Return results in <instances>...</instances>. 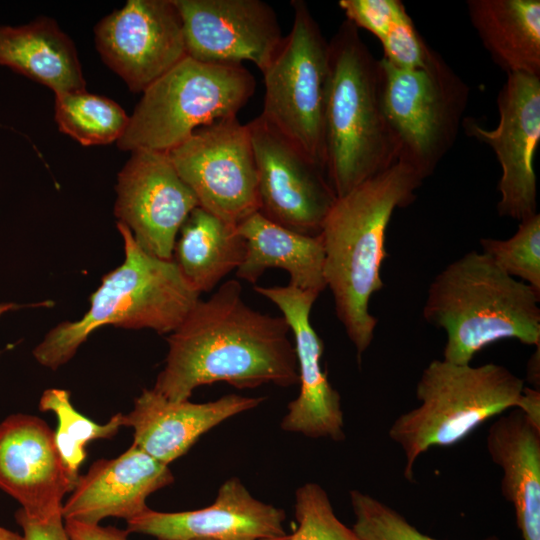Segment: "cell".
I'll list each match as a JSON object with an SVG mask.
<instances>
[{
  "mask_svg": "<svg viewBox=\"0 0 540 540\" xmlns=\"http://www.w3.org/2000/svg\"><path fill=\"white\" fill-rule=\"evenodd\" d=\"M540 346L537 347V351L530 357L527 364V378L528 381L534 385V389L539 390V361H540Z\"/></svg>",
  "mask_w": 540,
  "mask_h": 540,
  "instance_id": "obj_36",
  "label": "cell"
},
{
  "mask_svg": "<svg viewBox=\"0 0 540 540\" xmlns=\"http://www.w3.org/2000/svg\"><path fill=\"white\" fill-rule=\"evenodd\" d=\"M264 397L228 394L206 403L171 401L154 389H144L124 415L133 428V444L168 465L183 456L201 435L226 419L259 406Z\"/></svg>",
  "mask_w": 540,
  "mask_h": 540,
  "instance_id": "obj_20",
  "label": "cell"
},
{
  "mask_svg": "<svg viewBox=\"0 0 540 540\" xmlns=\"http://www.w3.org/2000/svg\"><path fill=\"white\" fill-rule=\"evenodd\" d=\"M288 537H289V535H287L286 537H283V538L275 539V540H287ZM191 540H203V539H191Z\"/></svg>",
  "mask_w": 540,
  "mask_h": 540,
  "instance_id": "obj_39",
  "label": "cell"
},
{
  "mask_svg": "<svg viewBox=\"0 0 540 540\" xmlns=\"http://www.w3.org/2000/svg\"><path fill=\"white\" fill-rule=\"evenodd\" d=\"M540 293L470 251L430 284L424 319L446 333L443 359L470 364L480 350L502 339L540 346Z\"/></svg>",
  "mask_w": 540,
  "mask_h": 540,
  "instance_id": "obj_4",
  "label": "cell"
},
{
  "mask_svg": "<svg viewBox=\"0 0 540 540\" xmlns=\"http://www.w3.org/2000/svg\"><path fill=\"white\" fill-rule=\"evenodd\" d=\"M254 290L273 302L282 312L294 336L300 390L287 406L281 421L286 432L306 437L345 439L341 397L322 369L324 343L310 322V312L319 296L313 291L286 286H254Z\"/></svg>",
  "mask_w": 540,
  "mask_h": 540,
  "instance_id": "obj_16",
  "label": "cell"
},
{
  "mask_svg": "<svg viewBox=\"0 0 540 540\" xmlns=\"http://www.w3.org/2000/svg\"><path fill=\"white\" fill-rule=\"evenodd\" d=\"M40 411L53 412L58 421L54 432L55 444L69 470L78 474L85 461L89 442L114 437L124 426V415L117 413L105 424H98L79 413L71 403L70 392L50 388L43 392L39 401Z\"/></svg>",
  "mask_w": 540,
  "mask_h": 540,
  "instance_id": "obj_27",
  "label": "cell"
},
{
  "mask_svg": "<svg viewBox=\"0 0 540 540\" xmlns=\"http://www.w3.org/2000/svg\"><path fill=\"white\" fill-rule=\"evenodd\" d=\"M55 120L63 133L91 146L117 142L127 128L129 116L113 100L85 90L57 94Z\"/></svg>",
  "mask_w": 540,
  "mask_h": 540,
  "instance_id": "obj_26",
  "label": "cell"
},
{
  "mask_svg": "<svg viewBox=\"0 0 540 540\" xmlns=\"http://www.w3.org/2000/svg\"><path fill=\"white\" fill-rule=\"evenodd\" d=\"M19 307H20L19 305L15 303H11V302L0 303V316L7 311L15 310V309H18Z\"/></svg>",
  "mask_w": 540,
  "mask_h": 540,
  "instance_id": "obj_38",
  "label": "cell"
},
{
  "mask_svg": "<svg viewBox=\"0 0 540 540\" xmlns=\"http://www.w3.org/2000/svg\"><path fill=\"white\" fill-rule=\"evenodd\" d=\"M467 8L483 46L502 70L540 77L539 0H469Z\"/></svg>",
  "mask_w": 540,
  "mask_h": 540,
  "instance_id": "obj_24",
  "label": "cell"
},
{
  "mask_svg": "<svg viewBox=\"0 0 540 540\" xmlns=\"http://www.w3.org/2000/svg\"><path fill=\"white\" fill-rule=\"evenodd\" d=\"M116 225L123 240L122 264L102 277L81 319L56 325L35 347L33 355L42 366L58 369L106 325L170 334L200 299L173 259L147 253L125 224Z\"/></svg>",
  "mask_w": 540,
  "mask_h": 540,
  "instance_id": "obj_5",
  "label": "cell"
},
{
  "mask_svg": "<svg viewBox=\"0 0 540 540\" xmlns=\"http://www.w3.org/2000/svg\"><path fill=\"white\" fill-rule=\"evenodd\" d=\"M524 387L523 379L503 365L431 361L416 385L420 405L389 429L405 455V479L413 480L414 464L431 447L457 444L488 419L519 408Z\"/></svg>",
  "mask_w": 540,
  "mask_h": 540,
  "instance_id": "obj_6",
  "label": "cell"
},
{
  "mask_svg": "<svg viewBox=\"0 0 540 540\" xmlns=\"http://www.w3.org/2000/svg\"><path fill=\"white\" fill-rule=\"evenodd\" d=\"M499 122L487 129L464 118L466 134L489 145L501 167L500 216L519 222L537 214L534 158L540 142V77L507 74L497 96Z\"/></svg>",
  "mask_w": 540,
  "mask_h": 540,
  "instance_id": "obj_12",
  "label": "cell"
},
{
  "mask_svg": "<svg viewBox=\"0 0 540 540\" xmlns=\"http://www.w3.org/2000/svg\"><path fill=\"white\" fill-rule=\"evenodd\" d=\"M178 235L172 259L199 294L215 288L245 258L246 243L236 226L200 206L190 212Z\"/></svg>",
  "mask_w": 540,
  "mask_h": 540,
  "instance_id": "obj_25",
  "label": "cell"
},
{
  "mask_svg": "<svg viewBox=\"0 0 540 540\" xmlns=\"http://www.w3.org/2000/svg\"><path fill=\"white\" fill-rule=\"evenodd\" d=\"M116 195L118 222L147 253L171 260L179 230L199 203L168 153L133 151L117 176Z\"/></svg>",
  "mask_w": 540,
  "mask_h": 540,
  "instance_id": "obj_14",
  "label": "cell"
},
{
  "mask_svg": "<svg viewBox=\"0 0 540 540\" xmlns=\"http://www.w3.org/2000/svg\"><path fill=\"white\" fill-rule=\"evenodd\" d=\"M346 20L380 40L406 10L400 0H340Z\"/></svg>",
  "mask_w": 540,
  "mask_h": 540,
  "instance_id": "obj_32",
  "label": "cell"
},
{
  "mask_svg": "<svg viewBox=\"0 0 540 540\" xmlns=\"http://www.w3.org/2000/svg\"><path fill=\"white\" fill-rule=\"evenodd\" d=\"M70 540H128V532L112 526H100L76 520H65Z\"/></svg>",
  "mask_w": 540,
  "mask_h": 540,
  "instance_id": "obj_34",
  "label": "cell"
},
{
  "mask_svg": "<svg viewBox=\"0 0 540 540\" xmlns=\"http://www.w3.org/2000/svg\"><path fill=\"white\" fill-rule=\"evenodd\" d=\"M282 508L256 499L237 477L227 479L214 502L182 512L148 509L127 521L128 533L158 540H275L289 535Z\"/></svg>",
  "mask_w": 540,
  "mask_h": 540,
  "instance_id": "obj_18",
  "label": "cell"
},
{
  "mask_svg": "<svg viewBox=\"0 0 540 540\" xmlns=\"http://www.w3.org/2000/svg\"><path fill=\"white\" fill-rule=\"evenodd\" d=\"M15 519L23 530V540H70L62 514H57L48 520H38L20 508L15 512Z\"/></svg>",
  "mask_w": 540,
  "mask_h": 540,
  "instance_id": "obj_33",
  "label": "cell"
},
{
  "mask_svg": "<svg viewBox=\"0 0 540 540\" xmlns=\"http://www.w3.org/2000/svg\"><path fill=\"white\" fill-rule=\"evenodd\" d=\"M167 153L206 211L235 226L259 211L250 130L237 117L198 128Z\"/></svg>",
  "mask_w": 540,
  "mask_h": 540,
  "instance_id": "obj_10",
  "label": "cell"
},
{
  "mask_svg": "<svg viewBox=\"0 0 540 540\" xmlns=\"http://www.w3.org/2000/svg\"><path fill=\"white\" fill-rule=\"evenodd\" d=\"M379 41L383 59L398 68L424 67L436 54L420 35L407 11L393 22Z\"/></svg>",
  "mask_w": 540,
  "mask_h": 540,
  "instance_id": "obj_31",
  "label": "cell"
},
{
  "mask_svg": "<svg viewBox=\"0 0 540 540\" xmlns=\"http://www.w3.org/2000/svg\"><path fill=\"white\" fill-rule=\"evenodd\" d=\"M255 88L243 64L187 56L142 92L117 145L131 152H168L198 128L237 117Z\"/></svg>",
  "mask_w": 540,
  "mask_h": 540,
  "instance_id": "obj_7",
  "label": "cell"
},
{
  "mask_svg": "<svg viewBox=\"0 0 540 540\" xmlns=\"http://www.w3.org/2000/svg\"><path fill=\"white\" fill-rule=\"evenodd\" d=\"M380 63L397 161L425 180L456 141L469 87L437 52L426 66L415 69L398 68L383 58Z\"/></svg>",
  "mask_w": 540,
  "mask_h": 540,
  "instance_id": "obj_8",
  "label": "cell"
},
{
  "mask_svg": "<svg viewBox=\"0 0 540 540\" xmlns=\"http://www.w3.org/2000/svg\"><path fill=\"white\" fill-rule=\"evenodd\" d=\"M487 451L502 470L501 491L523 540H540V425L514 408L489 428Z\"/></svg>",
  "mask_w": 540,
  "mask_h": 540,
  "instance_id": "obj_21",
  "label": "cell"
},
{
  "mask_svg": "<svg viewBox=\"0 0 540 540\" xmlns=\"http://www.w3.org/2000/svg\"><path fill=\"white\" fill-rule=\"evenodd\" d=\"M236 230L245 240L246 254L236 270L239 279L255 284L269 268L288 272L289 284L320 294L326 283L323 274L324 248L320 234L308 236L285 228L255 212Z\"/></svg>",
  "mask_w": 540,
  "mask_h": 540,
  "instance_id": "obj_22",
  "label": "cell"
},
{
  "mask_svg": "<svg viewBox=\"0 0 540 540\" xmlns=\"http://www.w3.org/2000/svg\"><path fill=\"white\" fill-rule=\"evenodd\" d=\"M94 34L103 61L134 93L188 56L174 0H129L99 21Z\"/></svg>",
  "mask_w": 540,
  "mask_h": 540,
  "instance_id": "obj_13",
  "label": "cell"
},
{
  "mask_svg": "<svg viewBox=\"0 0 540 540\" xmlns=\"http://www.w3.org/2000/svg\"><path fill=\"white\" fill-rule=\"evenodd\" d=\"M423 181L411 167L397 161L338 197L323 222L326 287L359 364L378 322L369 312V302L384 285L380 269L386 257L388 224L395 209L414 201Z\"/></svg>",
  "mask_w": 540,
  "mask_h": 540,
  "instance_id": "obj_2",
  "label": "cell"
},
{
  "mask_svg": "<svg viewBox=\"0 0 540 540\" xmlns=\"http://www.w3.org/2000/svg\"><path fill=\"white\" fill-rule=\"evenodd\" d=\"M355 516L353 531L360 540H438L420 532L402 514L359 490L350 491ZM482 540H499L496 535Z\"/></svg>",
  "mask_w": 540,
  "mask_h": 540,
  "instance_id": "obj_30",
  "label": "cell"
},
{
  "mask_svg": "<svg viewBox=\"0 0 540 540\" xmlns=\"http://www.w3.org/2000/svg\"><path fill=\"white\" fill-rule=\"evenodd\" d=\"M188 56L211 63L249 61L261 73L284 36L274 9L261 0H174Z\"/></svg>",
  "mask_w": 540,
  "mask_h": 540,
  "instance_id": "obj_15",
  "label": "cell"
},
{
  "mask_svg": "<svg viewBox=\"0 0 540 540\" xmlns=\"http://www.w3.org/2000/svg\"><path fill=\"white\" fill-rule=\"evenodd\" d=\"M0 64L48 86L55 95L85 91L76 48L49 18L0 26Z\"/></svg>",
  "mask_w": 540,
  "mask_h": 540,
  "instance_id": "obj_23",
  "label": "cell"
},
{
  "mask_svg": "<svg viewBox=\"0 0 540 540\" xmlns=\"http://www.w3.org/2000/svg\"><path fill=\"white\" fill-rule=\"evenodd\" d=\"M533 422L540 425V392L534 388L524 387L519 407Z\"/></svg>",
  "mask_w": 540,
  "mask_h": 540,
  "instance_id": "obj_35",
  "label": "cell"
},
{
  "mask_svg": "<svg viewBox=\"0 0 540 540\" xmlns=\"http://www.w3.org/2000/svg\"><path fill=\"white\" fill-rule=\"evenodd\" d=\"M291 7V30L262 72L265 95L260 116L325 170L329 44L305 1L293 0Z\"/></svg>",
  "mask_w": 540,
  "mask_h": 540,
  "instance_id": "obj_9",
  "label": "cell"
},
{
  "mask_svg": "<svg viewBox=\"0 0 540 540\" xmlns=\"http://www.w3.org/2000/svg\"><path fill=\"white\" fill-rule=\"evenodd\" d=\"M79 475L62 460L54 432L41 418L12 414L0 422V489L31 517L62 514V500Z\"/></svg>",
  "mask_w": 540,
  "mask_h": 540,
  "instance_id": "obj_17",
  "label": "cell"
},
{
  "mask_svg": "<svg viewBox=\"0 0 540 540\" xmlns=\"http://www.w3.org/2000/svg\"><path fill=\"white\" fill-rule=\"evenodd\" d=\"M247 124L257 168L258 212L285 228L318 236L337 199L324 168L261 116Z\"/></svg>",
  "mask_w": 540,
  "mask_h": 540,
  "instance_id": "obj_11",
  "label": "cell"
},
{
  "mask_svg": "<svg viewBox=\"0 0 540 540\" xmlns=\"http://www.w3.org/2000/svg\"><path fill=\"white\" fill-rule=\"evenodd\" d=\"M173 482L168 465L132 443L120 456L97 460L79 476L62 515L89 524L106 517L128 521L149 509L146 499L152 493Z\"/></svg>",
  "mask_w": 540,
  "mask_h": 540,
  "instance_id": "obj_19",
  "label": "cell"
},
{
  "mask_svg": "<svg viewBox=\"0 0 540 540\" xmlns=\"http://www.w3.org/2000/svg\"><path fill=\"white\" fill-rule=\"evenodd\" d=\"M482 252L508 275L521 279L540 293V214L520 221L506 239H480Z\"/></svg>",
  "mask_w": 540,
  "mask_h": 540,
  "instance_id": "obj_28",
  "label": "cell"
},
{
  "mask_svg": "<svg viewBox=\"0 0 540 540\" xmlns=\"http://www.w3.org/2000/svg\"><path fill=\"white\" fill-rule=\"evenodd\" d=\"M328 44L325 172L338 198L396 163L397 151L384 111L380 60L348 20Z\"/></svg>",
  "mask_w": 540,
  "mask_h": 540,
  "instance_id": "obj_3",
  "label": "cell"
},
{
  "mask_svg": "<svg viewBox=\"0 0 540 540\" xmlns=\"http://www.w3.org/2000/svg\"><path fill=\"white\" fill-rule=\"evenodd\" d=\"M0 540H23L22 535L0 526Z\"/></svg>",
  "mask_w": 540,
  "mask_h": 540,
  "instance_id": "obj_37",
  "label": "cell"
},
{
  "mask_svg": "<svg viewBox=\"0 0 540 540\" xmlns=\"http://www.w3.org/2000/svg\"><path fill=\"white\" fill-rule=\"evenodd\" d=\"M294 514L298 525L287 540H360L338 519L327 492L317 483L296 490Z\"/></svg>",
  "mask_w": 540,
  "mask_h": 540,
  "instance_id": "obj_29",
  "label": "cell"
},
{
  "mask_svg": "<svg viewBox=\"0 0 540 540\" xmlns=\"http://www.w3.org/2000/svg\"><path fill=\"white\" fill-rule=\"evenodd\" d=\"M290 327L283 316L262 313L245 303L236 279L199 299L167 337L165 365L154 387L171 401L189 400L202 385L226 382L238 389L263 384H298Z\"/></svg>",
  "mask_w": 540,
  "mask_h": 540,
  "instance_id": "obj_1",
  "label": "cell"
}]
</instances>
